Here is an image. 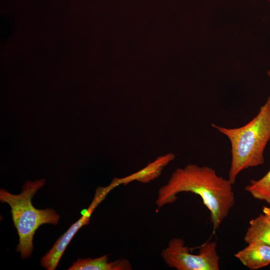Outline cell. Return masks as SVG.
Wrapping results in <instances>:
<instances>
[{
	"label": "cell",
	"mask_w": 270,
	"mask_h": 270,
	"mask_svg": "<svg viewBox=\"0 0 270 270\" xmlns=\"http://www.w3.org/2000/svg\"><path fill=\"white\" fill-rule=\"evenodd\" d=\"M244 266L256 270L270 264V246L252 243L234 254Z\"/></svg>",
	"instance_id": "8992f818"
},
{
	"label": "cell",
	"mask_w": 270,
	"mask_h": 270,
	"mask_svg": "<svg viewBox=\"0 0 270 270\" xmlns=\"http://www.w3.org/2000/svg\"><path fill=\"white\" fill-rule=\"evenodd\" d=\"M245 190L254 198L270 204V170L260 179L251 180Z\"/></svg>",
	"instance_id": "30bf717a"
},
{
	"label": "cell",
	"mask_w": 270,
	"mask_h": 270,
	"mask_svg": "<svg viewBox=\"0 0 270 270\" xmlns=\"http://www.w3.org/2000/svg\"><path fill=\"white\" fill-rule=\"evenodd\" d=\"M114 188L116 186L111 182L107 186H100L96 188L92 203L80 218L71 225L69 228L57 239L51 249L42 257L40 264L43 268L47 270H54L56 268L60 258L73 236L81 227L88 224L92 212L108 193Z\"/></svg>",
	"instance_id": "5b68a950"
},
{
	"label": "cell",
	"mask_w": 270,
	"mask_h": 270,
	"mask_svg": "<svg viewBox=\"0 0 270 270\" xmlns=\"http://www.w3.org/2000/svg\"><path fill=\"white\" fill-rule=\"evenodd\" d=\"M244 240L248 244L258 243L270 246V218L264 214L251 220Z\"/></svg>",
	"instance_id": "9c48e42d"
},
{
	"label": "cell",
	"mask_w": 270,
	"mask_h": 270,
	"mask_svg": "<svg viewBox=\"0 0 270 270\" xmlns=\"http://www.w3.org/2000/svg\"><path fill=\"white\" fill-rule=\"evenodd\" d=\"M268 0V2H270V0Z\"/></svg>",
	"instance_id": "4fadbf2b"
},
{
	"label": "cell",
	"mask_w": 270,
	"mask_h": 270,
	"mask_svg": "<svg viewBox=\"0 0 270 270\" xmlns=\"http://www.w3.org/2000/svg\"><path fill=\"white\" fill-rule=\"evenodd\" d=\"M262 212L264 214L266 215L270 218V207L264 206Z\"/></svg>",
	"instance_id": "8fae6325"
},
{
	"label": "cell",
	"mask_w": 270,
	"mask_h": 270,
	"mask_svg": "<svg viewBox=\"0 0 270 270\" xmlns=\"http://www.w3.org/2000/svg\"><path fill=\"white\" fill-rule=\"evenodd\" d=\"M130 262L125 259L108 262V256L104 255L95 258H78L68 270H130Z\"/></svg>",
	"instance_id": "ba28073f"
},
{
	"label": "cell",
	"mask_w": 270,
	"mask_h": 270,
	"mask_svg": "<svg viewBox=\"0 0 270 270\" xmlns=\"http://www.w3.org/2000/svg\"><path fill=\"white\" fill-rule=\"evenodd\" d=\"M233 184L219 176L212 168L188 164L172 174L158 191L156 204L160 208L174 202L176 195L190 192L198 195L210 212L214 231L218 228L235 202Z\"/></svg>",
	"instance_id": "6da1fadb"
},
{
	"label": "cell",
	"mask_w": 270,
	"mask_h": 270,
	"mask_svg": "<svg viewBox=\"0 0 270 270\" xmlns=\"http://www.w3.org/2000/svg\"><path fill=\"white\" fill-rule=\"evenodd\" d=\"M45 184L44 178L34 182L28 180L23 184L22 191L18 194L0 189V200L10 207L14 225L18 236L16 251L20 254L22 259L28 258L32 254V241L36 230L44 224L56 225L60 220V216L53 209L39 210L32 204V198Z\"/></svg>",
	"instance_id": "3957f363"
},
{
	"label": "cell",
	"mask_w": 270,
	"mask_h": 270,
	"mask_svg": "<svg viewBox=\"0 0 270 270\" xmlns=\"http://www.w3.org/2000/svg\"><path fill=\"white\" fill-rule=\"evenodd\" d=\"M211 125L230 142L231 162L228 179L234 184L242 171L264 162V152L270 140V96L256 116L242 126L227 128Z\"/></svg>",
	"instance_id": "7a4b0ae2"
},
{
	"label": "cell",
	"mask_w": 270,
	"mask_h": 270,
	"mask_svg": "<svg viewBox=\"0 0 270 270\" xmlns=\"http://www.w3.org/2000/svg\"><path fill=\"white\" fill-rule=\"evenodd\" d=\"M175 158V155L169 153L158 157L146 167L130 175L118 178L120 184H128L134 180L146 183L158 178L163 168Z\"/></svg>",
	"instance_id": "52a82bcc"
},
{
	"label": "cell",
	"mask_w": 270,
	"mask_h": 270,
	"mask_svg": "<svg viewBox=\"0 0 270 270\" xmlns=\"http://www.w3.org/2000/svg\"><path fill=\"white\" fill-rule=\"evenodd\" d=\"M161 257L170 268L177 270H220V256L215 242H206L198 254H192L182 239L173 238L162 251Z\"/></svg>",
	"instance_id": "277c9868"
},
{
	"label": "cell",
	"mask_w": 270,
	"mask_h": 270,
	"mask_svg": "<svg viewBox=\"0 0 270 270\" xmlns=\"http://www.w3.org/2000/svg\"><path fill=\"white\" fill-rule=\"evenodd\" d=\"M267 74L268 76L270 78V70L268 71Z\"/></svg>",
	"instance_id": "7c38bea8"
}]
</instances>
